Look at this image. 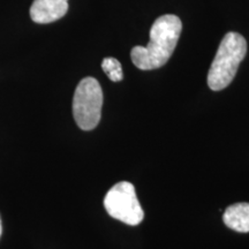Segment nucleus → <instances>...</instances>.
<instances>
[{"mask_svg": "<svg viewBox=\"0 0 249 249\" xmlns=\"http://www.w3.org/2000/svg\"><path fill=\"white\" fill-rule=\"evenodd\" d=\"M182 30L181 20L172 14L163 15L150 29L147 46H135L130 51L133 64L142 71L157 70L164 66L174 52Z\"/></svg>", "mask_w": 249, "mask_h": 249, "instance_id": "1", "label": "nucleus"}, {"mask_svg": "<svg viewBox=\"0 0 249 249\" xmlns=\"http://www.w3.org/2000/svg\"><path fill=\"white\" fill-rule=\"evenodd\" d=\"M246 53L247 42L245 37L233 31L227 33L220 42L208 74L209 88L213 91H219L230 86Z\"/></svg>", "mask_w": 249, "mask_h": 249, "instance_id": "2", "label": "nucleus"}, {"mask_svg": "<svg viewBox=\"0 0 249 249\" xmlns=\"http://www.w3.org/2000/svg\"><path fill=\"white\" fill-rule=\"evenodd\" d=\"M103 91L99 82L93 77L81 80L73 97V116L77 126L91 130L97 126L102 116Z\"/></svg>", "mask_w": 249, "mask_h": 249, "instance_id": "3", "label": "nucleus"}, {"mask_svg": "<svg viewBox=\"0 0 249 249\" xmlns=\"http://www.w3.org/2000/svg\"><path fill=\"white\" fill-rule=\"evenodd\" d=\"M104 207L112 218L127 225H139L144 217L135 188L127 181H121L112 187L104 198Z\"/></svg>", "mask_w": 249, "mask_h": 249, "instance_id": "4", "label": "nucleus"}, {"mask_svg": "<svg viewBox=\"0 0 249 249\" xmlns=\"http://www.w3.org/2000/svg\"><path fill=\"white\" fill-rule=\"evenodd\" d=\"M67 11L68 0H34L30 18L36 23H51L61 18Z\"/></svg>", "mask_w": 249, "mask_h": 249, "instance_id": "5", "label": "nucleus"}, {"mask_svg": "<svg viewBox=\"0 0 249 249\" xmlns=\"http://www.w3.org/2000/svg\"><path fill=\"white\" fill-rule=\"evenodd\" d=\"M224 224L233 231L249 232V203H235L230 205L223 214Z\"/></svg>", "mask_w": 249, "mask_h": 249, "instance_id": "6", "label": "nucleus"}, {"mask_svg": "<svg viewBox=\"0 0 249 249\" xmlns=\"http://www.w3.org/2000/svg\"><path fill=\"white\" fill-rule=\"evenodd\" d=\"M102 70L105 71V74L112 82H120L124 79L123 67H121L119 60H117L116 58H105L102 62Z\"/></svg>", "mask_w": 249, "mask_h": 249, "instance_id": "7", "label": "nucleus"}, {"mask_svg": "<svg viewBox=\"0 0 249 249\" xmlns=\"http://www.w3.org/2000/svg\"><path fill=\"white\" fill-rule=\"evenodd\" d=\"M2 233V225H1V218H0V236H1Z\"/></svg>", "mask_w": 249, "mask_h": 249, "instance_id": "8", "label": "nucleus"}]
</instances>
